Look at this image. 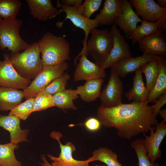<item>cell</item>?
Returning a JSON list of instances; mask_svg holds the SVG:
<instances>
[{"instance_id": "6da1fadb", "label": "cell", "mask_w": 166, "mask_h": 166, "mask_svg": "<svg viewBox=\"0 0 166 166\" xmlns=\"http://www.w3.org/2000/svg\"><path fill=\"white\" fill-rule=\"evenodd\" d=\"M147 101L122 104L113 107L100 106L97 118L101 125L114 128L121 138L129 140L141 133L148 132L158 123L152 106Z\"/></svg>"}, {"instance_id": "7a4b0ae2", "label": "cell", "mask_w": 166, "mask_h": 166, "mask_svg": "<svg viewBox=\"0 0 166 166\" xmlns=\"http://www.w3.org/2000/svg\"><path fill=\"white\" fill-rule=\"evenodd\" d=\"M38 42L43 67L59 64L70 60L69 44L64 37L47 32Z\"/></svg>"}, {"instance_id": "3957f363", "label": "cell", "mask_w": 166, "mask_h": 166, "mask_svg": "<svg viewBox=\"0 0 166 166\" xmlns=\"http://www.w3.org/2000/svg\"><path fill=\"white\" fill-rule=\"evenodd\" d=\"M38 42H34L21 53H11L10 60L18 73L23 78L34 79L43 66Z\"/></svg>"}, {"instance_id": "277c9868", "label": "cell", "mask_w": 166, "mask_h": 166, "mask_svg": "<svg viewBox=\"0 0 166 166\" xmlns=\"http://www.w3.org/2000/svg\"><path fill=\"white\" fill-rule=\"evenodd\" d=\"M23 25L21 20L16 18L0 19V49L7 48L11 53L24 50L30 46L20 37L19 30Z\"/></svg>"}, {"instance_id": "5b68a950", "label": "cell", "mask_w": 166, "mask_h": 166, "mask_svg": "<svg viewBox=\"0 0 166 166\" xmlns=\"http://www.w3.org/2000/svg\"><path fill=\"white\" fill-rule=\"evenodd\" d=\"M90 38L87 42L84 54H89L95 63L100 66L107 58L113 47V39L107 29L100 30L96 28L90 32Z\"/></svg>"}, {"instance_id": "8992f818", "label": "cell", "mask_w": 166, "mask_h": 166, "mask_svg": "<svg viewBox=\"0 0 166 166\" xmlns=\"http://www.w3.org/2000/svg\"><path fill=\"white\" fill-rule=\"evenodd\" d=\"M69 68V64L66 61L55 65L43 67L30 84L23 90L24 97L27 99L35 97L40 90L63 74Z\"/></svg>"}, {"instance_id": "52a82bcc", "label": "cell", "mask_w": 166, "mask_h": 166, "mask_svg": "<svg viewBox=\"0 0 166 166\" xmlns=\"http://www.w3.org/2000/svg\"><path fill=\"white\" fill-rule=\"evenodd\" d=\"M57 6L60 8V13L64 12L66 14L65 19L62 22H58L56 26L59 28H62V26L65 21L69 19L76 27L82 29L85 33V38L82 42L83 47L81 52L75 57L78 59L79 57L84 54L85 49L87 38L90 31L96 28L99 25L98 21L95 18L93 19H88L80 14L77 11V8L61 4L59 0L57 1Z\"/></svg>"}, {"instance_id": "ba28073f", "label": "cell", "mask_w": 166, "mask_h": 166, "mask_svg": "<svg viewBox=\"0 0 166 166\" xmlns=\"http://www.w3.org/2000/svg\"><path fill=\"white\" fill-rule=\"evenodd\" d=\"M123 93V82L115 69L111 66L108 82L99 97L101 100L100 106L109 108L122 104Z\"/></svg>"}, {"instance_id": "9c48e42d", "label": "cell", "mask_w": 166, "mask_h": 166, "mask_svg": "<svg viewBox=\"0 0 166 166\" xmlns=\"http://www.w3.org/2000/svg\"><path fill=\"white\" fill-rule=\"evenodd\" d=\"M109 30L113 39V45L109 56L100 66L104 70L123 59L132 56L128 44L115 23Z\"/></svg>"}, {"instance_id": "30bf717a", "label": "cell", "mask_w": 166, "mask_h": 166, "mask_svg": "<svg viewBox=\"0 0 166 166\" xmlns=\"http://www.w3.org/2000/svg\"><path fill=\"white\" fill-rule=\"evenodd\" d=\"M50 136L57 140L61 150L57 157L49 154L47 155L48 157L53 161L51 164L52 166H89V163L87 159L80 160L73 158L72 155L76 150V147L71 142L62 144L60 140V138L62 136L61 133L54 131L51 133Z\"/></svg>"}, {"instance_id": "8fae6325", "label": "cell", "mask_w": 166, "mask_h": 166, "mask_svg": "<svg viewBox=\"0 0 166 166\" xmlns=\"http://www.w3.org/2000/svg\"><path fill=\"white\" fill-rule=\"evenodd\" d=\"M3 56V61L0 60V86L24 89L30 80L23 78L18 73L10 60L9 55L5 53Z\"/></svg>"}, {"instance_id": "7c38bea8", "label": "cell", "mask_w": 166, "mask_h": 166, "mask_svg": "<svg viewBox=\"0 0 166 166\" xmlns=\"http://www.w3.org/2000/svg\"><path fill=\"white\" fill-rule=\"evenodd\" d=\"M166 122L162 120L153 127L150 131L149 136L145 133L143 134L144 139V147L147 152L148 158L152 164L158 158H160L161 151L160 145L166 134Z\"/></svg>"}, {"instance_id": "4fadbf2b", "label": "cell", "mask_w": 166, "mask_h": 166, "mask_svg": "<svg viewBox=\"0 0 166 166\" xmlns=\"http://www.w3.org/2000/svg\"><path fill=\"white\" fill-rule=\"evenodd\" d=\"M80 57L79 62L76 65L73 78L74 81L105 78V70L90 61L85 54Z\"/></svg>"}, {"instance_id": "5bb4252c", "label": "cell", "mask_w": 166, "mask_h": 166, "mask_svg": "<svg viewBox=\"0 0 166 166\" xmlns=\"http://www.w3.org/2000/svg\"><path fill=\"white\" fill-rule=\"evenodd\" d=\"M142 20L133 10L131 3L127 0H122L121 13L116 19L115 24L122 30L128 38L137 27L138 22Z\"/></svg>"}, {"instance_id": "9a60e30c", "label": "cell", "mask_w": 166, "mask_h": 166, "mask_svg": "<svg viewBox=\"0 0 166 166\" xmlns=\"http://www.w3.org/2000/svg\"><path fill=\"white\" fill-rule=\"evenodd\" d=\"M129 2L143 20L155 22L160 17L166 14V9L160 7L153 0H130Z\"/></svg>"}, {"instance_id": "2e32d148", "label": "cell", "mask_w": 166, "mask_h": 166, "mask_svg": "<svg viewBox=\"0 0 166 166\" xmlns=\"http://www.w3.org/2000/svg\"><path fill=\"white\" fill-rule=\"evenodd\" d=\"M138 44L143 54L163 57L166 56V36L164 33L157 31L143 38Z\"/></svg>"}, {"instance_id": "e0dca14e", "label": "cell", "mask_w": 166, "mask_h": 166, "mask_svg": "<svg viewBox=\"0 0 166 166\" xmlns=\"http://www.w3.org/2000/svg\"><path fill=\"white\" fill-rule=\"evenodd\" d=\"M160 56L149 54H143L137 57H131L123 59L112 66L115 69L120 78L125 77L128 74L135 71L144 64L158 59Z\"/></svg>"}, {"instance_id": "ac0fdd59", "label": "cell", "mask_w": 166, "mask_h": 166, "mask_svg": "<svg viewBox=\"0 0 166 166\" xmlns=\"http://www.w3.org/2000/svg\"><path fill=\"white\" fill-rule=\"evenodd\" d=\"M0 127L10 133V142L18 144L28 141L29 130L22 129L20 119L14 115H0Z\"/></svg>"}, {"instance_id": "d6986e66", "label": "cell", "mask_w": 166, "mask_h": 166, "mask_svg": "<svg viewBox=\"0 0 166 166\" xmlns=\"http://www.w3.org/2000/svg\"><path fill=\"white\" fill-rule=\"evenodd\" d=\"M32 16L40 21L52 18L60 13L51 0H26Z\"/></svg>"}, {"instance_id": "ffe728a7", "label": "cell", "mask_w": 166, "mask_h": 166, "mask_svg": "<svg viewBox=\"0 0 166 166\" xmlns=\"http://www.w3.org/2000/svg\"><path fill=\"white\" fill-rule=\"evenodd\" d=\"M122 0H105L99 14H97L99 26L112 25L121 13Z\"/></svg>"}, {"instance_id": "44dd1931", "label": "cell", "mask_w": 166, "mask_h": 166, "mask_svg": "<svg viewBox=\"0 0 166 166\" xmlns=\"http://www.w3.org/2000/svg\"><path fill=\"white\" fill-rule=\"evenodd\" d=\"M23 97V91L0 87V111L11 110L21 103Z\"/></svg>"}, {"instance_id": "7402d4cb", "label": "cell", "mask_w": 166, "mask_h": 166, "mask_svg": "<svg viewBox=\"0 0 166 166\" xmlns=\"http://www.w3.org/2000/svg\"><path fill=\"white\" fill-rule=\"evenodd\" d=\"M104 82V80L102 78L88 80L83 85L78 86L76 90L82 100L89 103L99 97Z\"/></svg>"}, {"instance_id": "603a6c76", "label": "cell", "mask_w": 166, "mask_h": 166, "mask_svg": "<svg viewBox=\"0 0 166 166\" xmlns=\"http://www.w3.org/2000/svg\"><path fill=\"white\" fill-rule=\"evenodd\" d=\"M135 72L133 87L125 96L128 101L133 100L137 102L147 101L149 92L144 85L140 68Z\"/></svg>"}, {"instance_id": "cb8c5ba5", "label": "cell", "mask_w": 166, "mask_h": 166, "mask_svg": "<svg viewBox=\"0 0 166 166\" xmlns=\"http://www.w3.org/2000/svg\"><path fill=\"white\" fill-rule=\"evenodd\" d=\"M158 76L153 87L149 92L147 102L153 103L166 91V61L162 57L158 60Z\"/></svg>"}, {"instance_id": "d4e9b609", "label": "cell", "mask_w": 166, "mask_h": 166, "mask_svg": "<svg viewBox=\"0 0 166 166\" xmlns=\"http://www.w3.org/2000/svg\"><path fill=\"white\" fill-rule=\"evenodd\" d=\"M53 96L55 106L63 110L77 109L73 102L79 97L76 89H73L72 88L65 89Z\"/></svg>"}, {"instance_id": "484cf974", "label": "cell", "mask_w": 166, "mask_h": 166, "mask_svg": "<svg viewBox=\"0 0 166 166\" xmlns=\"http://www.w3.org/2000/svg\"><path fill=\"white\" fill-rule=\"evenodd\" d=\"M89 163L99 161L104 163L107 166H122L118 160L115 152L107 148H99L92 153V156L88 159Z\"/></svg>"}, {"instance_id": "4316f807", "label": "cell", "mask_w": 166, "mask_h": 166, "mask_svg": "<svg viewBox=\"0 0 166 166\" xmlns=\"http://www.w3.org/2000/svg\"><path fill=\"white\" fill-rule=\"evenodd\" d=\"M18 147V144L12 142L0 144V166H22L14 153Z\"/></svg>"}, {"instance_id": "83f0119b", "label": "cell", "mask_w": 166, "mask_h": 166, "mask_svg": "<svg viewBox=\"0 0 166 166\" xmlns=\"http://www.w3.org/2000/svg\"><path fill=\"white\" fill-rule=\"evenodd\" d=\"M141 23L140 25L137 26L128 38L131 40L132 45L138 43L143 38L157 31L156 22H149L142 20Z\"/></svg>"}, {"instance_id": "f1b7e54d", "label": "cell", "mask_w": 166, "mask_h": 166, "mask_svg": "<svg viewBox=\"0 0 166 166\" xmlns=\"http://www.w3.org/2000/svg\"><path fill=\"white\" fill-rule=\"evenodd\" d=\"M161 57L146 63L140 68L142 73L145 77L146 87L149 92L154 86L157 79L159 72L158 60Z\"/></svg>"}, {"instance_id": "f546056e", "label": "cell", "mask_w": 166, "mask_h": 166, "mask_svg": "<svg viewBox=\"0 0 166 166\" xmlns=\"http://www.w3.org/2000/svg\"><path fill=\"white\" fill-rule=\"evenodd\" d=\"M22 4L19 0H0V18L3 19L16 18Z\"/></svg>"}, {"instance_id": "4dcf8cb0", "label": "cell", "mask_w": 166, "mask_h": 166, "mask_svg": "<svg viewBox=\"0 0 166 166\" xmlns=\"http://www.w3.org/2000/svg\"><path fill=\"white\" fill-rule=\"evenodd\" d=\"M137 155L139 166H160L158 163L152 164L148 158L147 152L144 147V139H137L130 144Z\"/></svg>"}, {"instance_id": "1f68e13d", "label": "cell", "mask_w": 166, "mask_h": 166, "mask_svg": "<svg viewBox=\"0 0 166 166\" xmlns=\"http://www.w3.org/2000/svg\"><path fill=\"white\" fill-rule=\"evenodd\" d=\"M34 100L33 112L45 110L55 106L53 96L44 89L40 90L37 94Z\"/></svg>"}, {"instance_id": "d6a6232c", "label": "cell", "mask_w": 166, "mask_h": 166, "mask_svg": "<svg viewBox=\"0 0 166 166\" xmlns=\"http://www.w3.org/2000/svg\"><path fill=\"white\" fill-rule=\"evenodd\" d=\"M34 98H30L10 110L9 115H14L23 120H26L33 113Z\"/></svg>"}, {"instance_id": "836d02e7", "label": "cell", "mask_w": 166, "mask_h": 166, "mask_svg": "<svg viewBox=\"0 0 166 166\" xmlns=\"http://www.w3.org/2000/svg\"><path fill=\"white\" fill-rule=\"evenodd\" d=\"M70 79L67 72L53 80L43 89L48 93L53 95L54 94L65 90L68 81Z\"/></svg>"}, {"instance_id": "e575fe53", "label": "cell", "mask_w": 166, "mask_h": 166, "mask_svg": "<svg viewBox=\"0 0 166 166\" xmlns=\"http://www.w3.org/2000/svg\"><path fill=\"white\" fill-rule=\"evenodd\" d=\"M102 1V0H85L77 8V11L85 17L90 19L92 14L98 10Z\"/></svg>"}, {"instance_id": "d590c367", "label": "cell", "mask_w": 166, "mask_h": 166, "mask_svg": "<svg viewBox=\"0 0 166 166\" xmlns=\"http://www.w3.org/2000/svg\"><path fill=\"white\" fill-rule=\"evenodd\" d=\"M78 125H83L88 130L91 132H95L98 130L101 125L99 120L94 117H89L84 123Z\"/></svg>"}, {"instance_id": "8d00e7d4", "label": "cell", "mask_w": 166, "mask_h": 166, "mask_svg": "<svg viewBox=\"0 0 166 166\" xmlns=\"http://www.w3.org/2000/svg\"><path fill=\"white\" fill-rule=\"evenodd\" d=\"M154 105H152L153 110V114L156 118L159 112L166 103V91L160 96L154 102Z\"/></svg>"}, {"instance_id": "74e56055", "label": "cell", "mask_w": 166, "mask_h": 166, "mask_svg": "<svg viewBox=\"0 0 166 166\" xmlns=\"http://www.w3.org/2000/svg\"><path fill=\"white\" fill-rule=\"evenodd\" d=\"M155 22L157 31L164 33L166 31V14L160 17Z\"/></svg>"}, {"instance_id": "f35d334b", "label": "cell", "mask_w": 166, "mask_h": 166, "mask_svg": "<svg viewBox=\"0 0 166 166\" xmlns=\"http://www.w3.org/2000/svg\"><path fill=\"white\" fill-rule=\"evenodd\" d=\"M82 0H61L59 1L62 5L78 8L82 4Z\"/></svg>"}, {"instance_id": "ab89813d", "label": "cell", "mask_w": 166, "mask_h": 166, "mask_svg": "<svg viewBox=\"0 0 166 166\" xmlns=\"http://www.w3.org/2000/svg\"><path fill=\"white\" fill-rule=\"evenodd\" d=\"M160 117L163 119V120L166 122V109H160L159 112L158 114Z\"/></svg>"}, {"instance_id": "60d3db41", "label": "cell", "mask_w": 166, "mask_h": 166, "mask_svg": "<svg viewBox=\"0 0 166 166\" xmlns=\"http://www.w3.org/2000/svg\"><path fill=\"white\" fill-rule=\"evenodd\" d=\"M41 159L42 163H40L42 166H52L47 161L44 155H42L41 156Z\"/></svg>"}, {"instance_id": "b9f144b4", "label": "cell", "mask_w": 166, "mask_h": 166, "mask_svg": "<svg viewBox=\"0 0 166 166\" xmlns=\"http://www.w3.org/2000/svg\"><path fill=\"white\" fill-rule=\"evenodd\" d=\"M157 4L160 7L166 9V0H157Z\"/></svg>"}, {"instance_id": "7bdbcfd3", "label": "cell", "mask_w": 166, "mask_h": 166, "mask_svg": "<svg viewBox=\"0 0 166 166\" xmlns=\"http://www.w3.org/2000/svg\"><path fill=\"white\" fill-rule=\"evenodd\" d=\"M95 166H107L106 165H96Z\"/></svg>"}, {"instance_id": "ee69618b", "label": "cell", "mask_w": 166, "mask_h": 166, "mask_svg": "<svg viewBox=\"0 0 166 166\" xmlns=\"http://www.w3.org/2000/svg\"><path fill=\"white\" fill-rule=\"evenodd\" d=\"M1 18H0V19H1Z\"/></svg>"}]
</instances>
